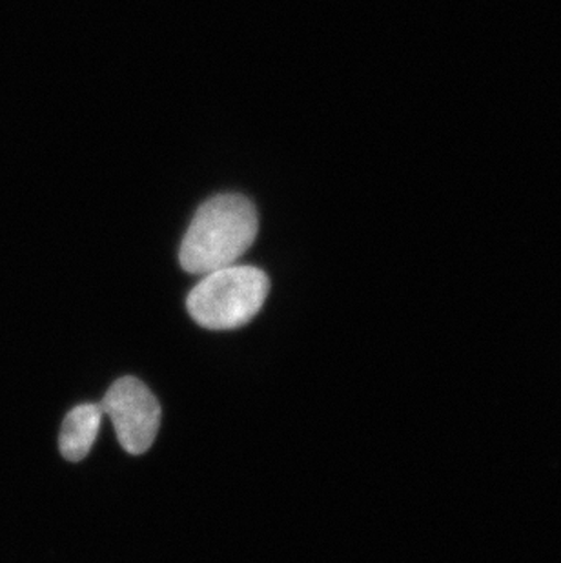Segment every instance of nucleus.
I'll return each mask as SVG.
<instances>
[{
  "instance_id": "f257e3e1",
  "label": "nucleus",
  "mask_w": 561,
  "mask_h": 563,
  "mask_svg": "<svg viewBox=\"0 0 561 563\" xmlns=\"http://www.w3.org/2000/svg\"><path fill=\"white\" fill-rule=\"evenodd\" d=\"M260 218L254 202L239 194H221L202 202L180 245V266L188 274L207 276L210 272L235 265L254 245Z\"/></svg>"
},
{
  "instance_id": "f03ea898",
  "label": "nucleus",
  "mask_w": 561,
  "mask_h": 563,
  "mask_svg": "<svg viewBox=\"0 0 561 563\" xmlns=\"http://www.w3.org/2000/svg\"><path fill=\"white\" fill-rule=\"evenodd\" d=\"M271 282L265 272L249 265H232L202 276L191 288L188 312L208 330H232L250 323L265 305Z\"/></svg>"
},
{
  "instance_id": "7ed1b4c3",
  "label": "nucleus",
  "mask_w": 561,
  "mask_h": 563,
  "mask_svg": "<svg viewBox=\"0 0 561 563\" xmlns=\"http://www.w3.org/2000/svg\"><path fill=\"white\" fill-rule=\"evenodd\" d=\"M101 407L112 420L124 451L138 456L154 445L161 426V405L141 379L132 376L117 379Z\"/></svg>"
},
{
  "instance_id": "20e7f679",
  "label": "nucleus",
  "mask_w": 561,
  "mask_h": 563,
  "mask_svg": "<svg viewBox=\"0 0 561 563\" xmlns=\"http://www.w3.org/2000/svg\"><path fill=\"white\" fill-rule=\"evenodd\" d=\"M102 416V407L97 404L79 405L69 410L58 437V446L66 460L80 462L88 456L101 429Z\"/></svg>"
}]
</instances>
